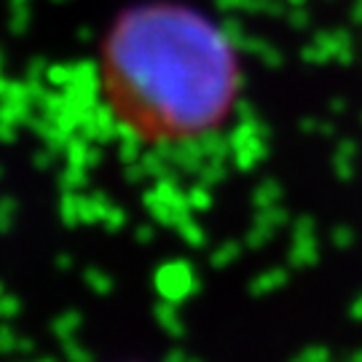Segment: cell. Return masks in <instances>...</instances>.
Instances as JSON below:
<instances>
[{
  "instance_id": "obj_1",
  "label": "cell",
  "mask_w": 362,
  "mask_h": 362,
  "mask_svg": "<svg viewBox=\"0 0 362 362\" xmlns=\"http://www.w3.org/2000/svg\"><path fill=\"white\" fill-rule=\"evenodd\" d=\"M100 89L110 118L132 140L196 143L231 118L239 54L207 11L185 0H137L105 30Z\"/></svg>"
}]
</instances>
